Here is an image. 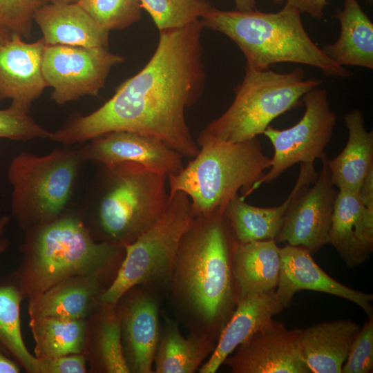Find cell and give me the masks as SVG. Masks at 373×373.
Listing matches in <instances>:
<instances>
[{"label": "cell", "mask_w": 373, "mask_h": 373, "mask_svg": "<svg viewBox=\"0 0 373 373\" xmlns=\"http://www.w3.org/2000/svg\"><path fill=\"white\" fill-rule=\"evenodd\" d=\"M201 19L160 31L157 48L144 67L123 82L96 111L79 116L51 133L70 146L114 131L155 137L183 157L200 147L187 125L185 111L197 102L205 82Z\"/></svg>", "instance_id": "6da1fadb"}, {"label": "cell", "mask_w": 373, "mask_h": 373, "mask_svg": "<svg viewBox=\"0 0 373 373\" xmlns=\"http://www.w3.org/2000/svg\"><path fill=\"white\" fill-rule=\"evenodd\" d=\"M234 242L224 211L194 216L180 240L169 284L175 320L216 343L238 302Z\"/></svg>", "instance_id": "7a4b0ae2"}, {"label": "cell", "mask_w": 373, "mask_h": 373, "mask_svg": "<svg viewBox=\"0 0 373 373\" xmlns=\"http://www.w3.org/2000/svg\"><path fill=\"white\" fill-rule=\"evenodd\" d=\"M201 21L204 27L231 39L243 52L247 67L262 70L276 64L296 63L317 68L330 77L352 75L312 40L301 12L287 3L276 12L221 10L212 6Z\"/></svg>", "instance_id": "3957f363"}, {"label": "cell", "mask_w": 373, "mask_h": 373, "mask_svg": "<svg viewBox=\"0 0 373 373\" xmlns=\"http://www.w3.org/2000/svg\"><path fill=\"white\" fill-rule=\"evenodd\" d=\"M196 142L200 147L196 156L167 176L169 197L184 193L194 216L224 212L238 191L245 199L270 166L271 158L264 153L258 137L238 142L213 139Z\"/></svg>", "instance_id": "277c9868"}, {"label": "cell", "mask_w": 373, "mask_h": 373, "mask_svg": "<svg viewBox=\"0 0 373 373\" xmlns=\"http://www.w3.org/2000/svg\"><path fill=\"white\" fill-rule=\"evenodd\" d=\"M37 226L27 244L28 265L21 282L30 299L75 276L106 278L118 271L124 257V247L95 241L83 222L74 216H59Z\"/></svg>", "instance_id": "5b68a950"}, {"label": "cell", "mask_w": 373, "mask_h": 373, "mask_svg": "<svg viewBox=\"0 0 373 373\" xmlns=\"http://www.w3.org/2000/svg\"><path fill=\"white\" fill-rule=\"evenodd\" d=\"M321 83L317 78L305 79L300 67L280 73L246 66L232 104L197 140L238 142L257 137L276 117L300 106L303 95Z\"/></svg>", "instance_id": "8992f818"}, {"label": "cell", "mask_w": 373, "mask_h": 373, "mask_svg": "<svg viewBox=\"0 0 373 373\" xmlns=\"http://www.w3.org/2000/svg\"><path fill=\"white\" fill-rule=\"evenodd\" d=\"M97 207L104 241L122 247L133 242L164 214L169 202L167 175L124 162L106 168Z\"/></svg>", "instance_id": "52a82bcc"}, {"label": "cell", "mask_w": 373, "mask_h": 373, "mask_svg": "<svg viewBox=\"0 0 373 373\" xmlns=\"http://www.w3.org/2000/svg\"><path fill=\"white\" fill-rule=\"evenodd\" d=\"M83 161L80 149L68 146L41 156L29 152L17 155L7 174L12 186L13 216L25 227L46 223L61 216L70 199Z\"/></svg>", "instance_id": "ba28073f"}, {"label": "cell", "mask_w": 373, "mask_h": 373, "mask_svg": "<svg viewBox=\"0 0 373 373\" xmlns=\"http://www.w3.org/2000/svg\"><path fill=\"white\" fill-rule=\"evenodd\" d=\"M193 217L190 200L184 193L178 191L169 197L161 218L124 247V257L114 280L101 294L100 303L115 305L126 291L137 285L168 295L180 242Z\"/></svg>", "instance_id": "9c48e42d"}, {"label": "cell", "mask_w": 373, "mask_h": 373, "mask_svg": "<svg viewBox=\"0 0 373 373\" xmlns=\"http://www.w3.org/2000/svg\"><path fill=\"white\" fill-rule=\"evenodd\" d=\"M302 101L305 111L295 125L277 129L270 125L264 131L271 142L274 153L269 170L253 185L249 195L262 184L271 183L297 163H314L326 157L325 150L336 124V115L331 109L327 92L316 87L306 93Z\"/></svg>", "instance_id": "30bf717a"}, {"label": "cell", "mask_w": 373, "mask_h": 373, "mask_svg": "<svg viewBox=\"0 0 373 373\" xmlns=\"http://www.w3.org/2000/svg\"><path fill=\"white\" fill-rule=\"evenodd\" d=\"M124 60L105 48L46 44L42 73L53 89L51 99L61 105L85 95L98 96L111 68Z\"/></svg>", "instance_id": "8fae6325"}, {"label": "cell", "mask_w": 373, "mask_h": 373, "mask_svg": "<svg viewBox=\"0 0 373 373\" xmlns=\"http://www.w3.org/2000/svg\"><path fill=\"white\" fill-rule=\"evenodd\" d=\"M165 296L149 286L137 285L115 305L124 355L131 372L153 373L161 326L160 309Z\"/></svg>", "instance_id": "7c38bea8"}, {"label": "cell", "mask_w": 373, "mask_h": 373, "mask_svg": "<svg viewBox=\"0 0 373 373\" xmlns=\"http://www.w3.org/2000/svg\"><path fill=\"white\" fill-rule=\"evenodd\" d=\"M300 329L272 319L223 362L233 373H311L300 347Z\"/></svg>", "instance_id": "4fadbf2b"}, {"label": "cell", "mask_w": 373, "mask_h": 373, "mask_svg": "<svg viewBox=\"0 0 373 373\" xmlns=\"http://www.w3.org/2000/svg\"><path fill=\"white\" fill-rule=\"evenodd\" d=\"M316 181L300 196L287 213L276 242L300 247L311 254L329 244L334 204L338 192L334 189L327 156Z\"/></svg>", "instance_id": "5bb4252c"}, {"label": "cell", "mask_w": 373, "mask_h": 373, "mask_svg": "<svg viewBox=\"0 0 373 373\" xmlns=\"http://www.w3.org/2000/svg\"><path fill=\"white\" fill-rule=\"evenodd\" d=\"M89 141L80 148L84 160L99 162L106 168L133 162L168 176L184 166L181 154L150 135L114 131Z\"/></svg>", "instance_id": "9a60e30c"}, {"label": "cell", "mask_w": 373, "mask_h": 373, "mask_svg": "<svg viewBox=\"0 0 373 373\" xmlns=\"http://www.w3.org/2000/svg\"><path fill=\"white\" fill-rule=\"evenodd\" d=\"M46 46L43 38L27 43L13 34L0 48V100L28 113L32 102L48 86L42 73Z\"/></svg>", "instance_id": "2e32d148"}, {"label": "cell", "mask_w": 373, "mask_h": 373, "mask_svg": "<svg viewBox=\"0 0 373 373\" xmlns=\"http://www.w3.org/2000/svg\"><path fill=\"white\" fill-rule=\"evenodd\" d=\"M314 163H300L297 180L285 200L269 208L252 206L236 195L227 204L224 214L234 240L240 244L276 240L291 207L318 177Z\"/></svg>", "instance_id": "e0dca14e"}, {"label": "cell", "mask_w": 373, "mask_h": 373, "mask_svg": "<svg viewBox=\"0 0 373 373\" xmlns=\"http://www.w3.org/2000/svg\"><path fill=\"white\" fill-rule=\"evenodd\" d=\"M280 251V269L276 291L285 307L289 305L298 291L308 289L350 300L372 316V294L351 289L333 279L304 248L286 245Z\"/></svg>", "instance_id": "ac0fdd59"}, {"label": "cell", "mask_w": 373, "mask_h": 373, "mask_svg": "<svg viewBox=\"0 0 373 373\" xmlns=\"http://www.w3.org/2000/svg\"><path fill=\"white\" fill-rule=\"evenodd\" d=\"M276 289L247 296L236 309L222 329L209 359L200 373H215L236 348L268 324L284 308Z\"/></svg>", "instance_id": "d6986e66"}, {"label": "cell", "mask_w": 373, "mask_h": 373, "mask_svg": "<svg viewBox=\"0 0 373 373\" xmlns=\"http://www.w3.org/2000/svg\"><path fill=\"white\" fill-rule=\"evenodd\" d=\"M34 21L47 45L108 48L110 31L99 25L77 3H50L39 7Z\"/></svg>", "instance_id": "ffe728a7"}, {"label": "cell", "mask_w": 373, "mask_h": 373, "mask_svg": "<svg viewBox=\"0 0 373 373\" xmlns=\"http://www.w3.org/2000/svg\"><path fill=\"white\" fill-rule=\"evenodd\" d=\"M360 329V325L350 320L323 322L300 329L301 354L311 372L341 373Z\"/></svg>", "instance_id": "44dd1931"}, {"label": "cell", "mask_w": 373, "mask_h": 373, "mask_svg": "<svg viewBox=\"0 0 373 373\" xmlns=\"http://www.w3.org/2000/svg\"><path fill=\"white\" fill-rule=\"evenodd\" d=\"M106 278L97 275L75 276L50 287L30 299V318L55 317L66 319H84L106 289L103 282Z\"/></svg>", "instance_id": "7402d4cb"}, {"label": "cell", "mask_w": 373, "mask_h": 373, "mask_svg": "<svg viewBox=\"0 0 373 373\" xmlns=\"http://www.w3.org/2000/svg\"><path fill=\"white\" fill-rule=\"evenodd\" d=\"M280 250L275 240L234 242L232 265L238 301L276 289L280 269Z\"/></svg>", "instance_id": "603a6c76"}, {"label": "cell", "mask_w": 373, "mask_h": 373, "mask_svg": "<svg viewBox=\"0 0 373 373\" xmlns=\"http://www.w3.org/2000/svg\"><path fill=\"white\" fill-rule=\"evenodd\" d=\"M348 139L336 157L327 159L332 182L339 190L358 193L367 173L373 169V131L365 126L360 109L345 116Z\"/></svg>", "instance_id": "cb8c5ba5"}, {"label": "cell", "mask_w": 373, "mask_h": 373, "mask_svg": "<svg viewBox=\"0 0 373 373\" xmlns=\"http://www.w3.org/2000/svg\"><path fill=\"white\" fill-rule=\"evenodd\" d=\"M340 21L338 39L323 46L325 54L335 64L373 69V23L358 0H345L336 14Z\"/></svg>", "instance_id": "d4e9b609"}, {"label": "cell", "mask_w": 373, "mask_h": 373, "mask_svg": "<svg viewBox=\"0 0 373 373\" xmlns=\"http://www.w3.org/2000/svg\"><path fill=\"white\" fill-rule=\"evenodd\" d=\"M164 323L154 356V373H193L214 350L216 343L189 333L184 336L179 323L162 312Z\"/></svg>", "instance_id": "484cf974"}, {"label": "cell", "mask_w": 373, "mask_h": 373, "mask_svg": "<svg viewBox=\"0 0 373 373\" xmlns=\"http://www.w3.org/2000/svg\"><path fill=\"white\" fill-rule=\"evenodd\" d=\"M329 244L349 267L364 262L372 250L363 223V204L358 193L339 190L333 209Z\"/></svg>", "instance_id": "4316f807"}, {"label": "cell", "mask_w": 373, "mask_h": 373, "mask_svg": "<svg viewBox=\"0 0 373 373\" xmlns=\"http://www.w3.org/2000/svg\"><path fill=\"white\" fill-rule=\"evenodd\" d=\"M30 326L38 358L81 354L84 349L86 328L84 319L32 318Z\"/></svg>", "instance_id": "83f0119b"}, {"label": "cell", "mask_w": 373, "mask_h": 373, "mask_svg": "<svg viewBox=\"0 0 373 373\" xmlns=\"http://www.w3.org/2000/svg\"><path fill=\"white\" fill-rule=\"evenodd\" d=\"M21 293L14 287H0V343L29 372H37L38 359L27 350L20 324Z\"/></svg>", "instance_id": "f1b7e54d"}, {"label": "cell", "mask_w": 373, "mask_h": 373, "mask_svg": "<svg viewBox=\"0 0 373 373\" xmlns=\"http://www.w3.org/2000/svg\"><path fill=\"white\" fill-rule=\"evenodd\" d=\"M95 332L97 367L108 373H129L121 336L120 323L115 305L101 303Z\"/></svg>", "instance_id": "f546056e"}, {"label": "cell", "mask_w": 373, "mask_h": 373, "mask_svg": "<svg viewBox=\"0 0 373 373\" xmlns=\"http://www.w3.org/2000/svg\"><path fill=\"white\" fill-rule=\"evenodd\" d=\"M159 31L182 28L201 19L212 7L206 0H138Z\"/></svg>", "instance_id": "4dcf8cb0"}, {"label": "cell", "mask_w": 373, "mask_h": 373, "mask_svg": "<svg viewBox=\"0 0 373 373\" xmlns=\"http://www.w3.org/2000/svg\"><path fill=\"white\" fill-rule=\"evenodd\" d=\"M77 3L109 31L124 29L142 17L138 0H79Z\"/></svg>", "instance_id": "1f68e13d"}, {"label": "cell", "mask_w": 373, "mask_h": 373, "mask_svg": "<svg viewBox=\"0 0 373 373\" xmlns=\"http://www.w3.org/2000/svg\"><path fill=\"white\" fill-rule=\"evenodd\" d=\"M50 135L51 132L37 124L28 113L11 104L0 110V138L27 142L37 138L50 139Z\"/></svg>", "instance_id": "d6a6232c"}, {"label": "cell", "mask_w": 373, "mask_h": 373, "mask_svg": "<svg viewBox=\"0 0 373 373\" xmlns=\"http://www.w3.org/2000/svg\"><path fill=\"white\" fill-rule=\"evenodd\" d=\"M43 0H0V23L12 34L30 39L34 15Z\"/></svg>", "instance_id": "836d02e7"}, {"label": "cell", "mask_w": 373, "mask_h": 373, "mask_svg": "<svg viewBox=\"0 0 373 373\" xmlns=\"http://www.w3.org/2000/svg\"><path fill=\"white\" fill-rule=\"evenodd\" d=\"M373 369V318L367 321L356 336L341 372L369 373Z\"/></svg>", "instance_id": "e575fe53"}, {"label": "cell", "mask_w": 373, "mask_h": 373, "mask_svg": "<svg viewBox=\"0 0 373 373\" xmlns=\"http://www.w3.org/2000/svg\"><path fill=\"white\" fill-rule=\"evenodd\" d=\"M37 373H84L86 372V358L80 354L55 358H38Z\"/></svg>", "instance_id": "d590c367"}, {"label": "cell", "mask_w": 373, "mask_h": 373, "mask_svg": "<svg viewBox=\"0 0 373 373\" xmlns=\"http://www.w3.org/2000/svg\"><path fill=\"white\" fill-rule=\"evenodd\" d=\"M287 4L295 8L313 18L322 19L324 9L328 4L327 0H286Z\"/></svg>", "instance_id": "8d00e7d4"}, {"label": "cell", "mask_w": 373, "mask_h": 373, "mask_svg": "<svg viewBox=\"0 0 373 373\" xmlns=\"http://www.w3.org/2000/svg\"><path fill=\"white\" fill-rule=\"evenodd\" d=\"M18 366L0 352V373H18Z\"/></svg>", "instance_id": "74e56055"}, {"label": "cell", "mask_w": 373, "mask_h": 373, "mask_svg": "<svg viewBox=\"0 0 373 373\" xmlns=\"http://www.w3.org/2000/svg\"><path fill=\"white\" fill-rule=\"evenodd\" d=\"M237 10L249 11L256 9V0H233ZM274 3L280 4L284 0H270Z\"/></svg>", "instance_id": "f35d334b"}, {"label": "cell", "mask_w": 373, "mask_h": 373, "mask_svg": "<svg viewBox=\"0 0 373 373\" xmlns=\"http://www.w3.org/2000/svg\"><path fill=\"white\" fill-rule=\"evenodd\" d=\"M9 220V217L6 216H3L0 218V254H1L8 247V241L3 236Z\"/></svg>", "instance_id": "ab89813d"}, {"label": "cell", "mask_w": 373, "mask_h": 373, "mask_svg": "<svg viewBox=\"0 0 373 373\" xmlns=\"http://www.w3.org/2000/svg\"><path fill=\"white\" fill-rule=\"evenodd\" d=\"M12 35L0 23V48L11 39Z\"/></svg>", "instance_id": "60d3db41"}, {"label": "cell", "mask_w": 373, "mask_h": 373, "mask_svg": "<svg viewBox=\"0 0 373 373\" xmlns=\"http://www.w3.org/2000/svg\"><path fill=\"white\" fill-rule=\"evenodd\" d=\"M45 3L50 2V3H77L79 0H43Z\"/></svg>", "instance_id": "b9f144b4"}, {"label": "cell", "mask_w": 373, "mask_h": 373, "mask_svg": "<svg viewBox=\"0 0 373 373\" xmlns=\"http://www.w3.org/2000/svg\"><path fill=\"white\" fill-rule=\"evenodd\" d=\"M370 3L372 2V0H367Z\"/></svg>", "instance_id": "7bdbcfd3"}]
</instances>
